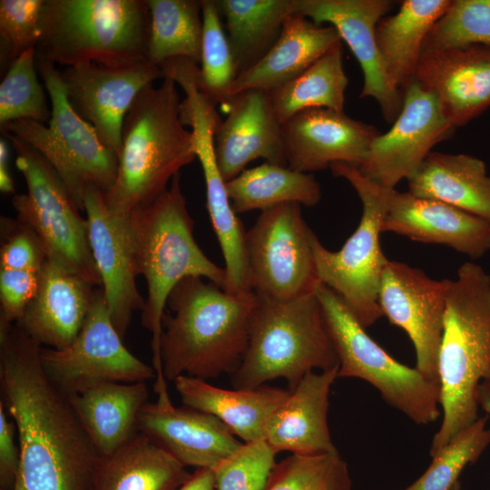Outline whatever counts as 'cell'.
Instances as JSON below:
<instances>
[{
  "instance_id": "1",
  "label": "cell",
  "mask_w": 490,
  "mask_h": 490,
  "mask_svg": "<svg viewBox=\"0 0 490 490\" xmlns=\"http://www.w3.org/2000/svg\"><path fill=\"white\" fill-rule=\"evenodd\" d=\"M42 346L15 323L0 321V377L15 424L17 477L25 490H93L101 455L69 396L46 375Z\"/></svg>"
},
{
  "instance_id": "2",
  "label": "cell",
  "mask_w": 490,
  "mask_h": 490,
  "mask_svg": "<svg viewBox=\"0 0 490 490\" xmlns=\"http://www.w3.org/2000/svg\"><path fill=\"white\" fill-rule=\"evenodd\" d=\"M204 279L185 278L169 295L160 344L166 380L232 374L246 353L256 295L230 293Z\"/></svg>"
},
{
  "instance_id": "3",
  "label": "cell",
  "mask_w": 490,
  "mask_h": 490,
  "mask_svg": "<svg viewBox=\"0 0 490 490\" xmlns=\"http://www.w3.org/2000/svg\"><path fill=\"white\" fill-rule=\"evenodd\" d=\"M138 275H142L147 296L142 323L152 333L154 392L167 391L161 358L162 318L173 288L188 277H201L225 290L224 268L213 263L193 236V220L181 191V175L152 202L130 214Z\"/></svg>"
},
{
  "instance_id": "4",
  "label": "cell",
  "mask_w": 490,
  "mask_h": 490,
  "mask_svg": "<svg viewBox=\"0 0 490 490\" xmlns=\"http://www.w3.org/2000/svg\"><path fill=\"white\" fill-rule=\"evenodd\" d=\"M442 422L433 456L478 416L480 384L490 380V274L465 262L450 279L438 354Z\"/></svg>"
},
{
  "instance_id": "5",
  "label": "cell",
  "mask_w": 490,
  "mask_h": 490,
  "mask_svg": "<svg viewBox=\"0 0 490 490\" xmlns=\"http://www.w3.org/2000/svg\"><path fill=\"white\" fill-rule=\"evenodd\" d=\"M180 103L176 83L168 77L137 95L123 122L116 178L103 194L112 212L130 216L150 204L197 158L193 133L180 119Z\"/></svg>"
},
{
  "instance_id": "6",
  "label": "cell",
  "mask_w": 490,
  "mask_h": 490,
  "mask_svg": "<svg viewBox=\"0 0 490 490\" xmlns=\"http://www.w3.org/2000/svg\"><path fill=\"white\" fill-rule=\"evenodd\" d=\"M147 0H44L36 57L64 67L148 61Z\"/></svg>"
},
{
  "instance_id": "7",
  "label": "cell",
  "mask_w": 490,
  "mask_h": 490,
  "mask_svg": "<svg viewBox=\"0 0 490 490\" xmlns=\"http://www.w3.org/2000/svg\"><path fill=\"white\" fill-rule=\"evenodd\" d=\"M256 297L247 350L231 374L235 389H255L282 377L292 390L313 369L338 366L314 290L289 299Z\"/></svg>"
},
{
  "instance_id": "8",
  "label": "cell",
  "mask_w": 490,
  "mask_h": 490,
  "mask_svg": "<svg viewBox=\"0 0 490 490\" xmlns=\"http://www.w3.org/2000/svg\"><path fill=\"white\" fill-rule=\"evenodd\" d=\"M37 71L51 102V119L44 124L29 119L0 126L38 152L54 168L80 211L89 191L106 193L114 182L118 156L99 138L94 128L72 107L60 70L36 57Z\"/></svg>"
},
{
  "instance_id": "9",
  "label": "cell",
  "mask_w": 490,
  "mask_h": 490,
  "mask_svg": "<svg viewBox=\"0 0 490 490\" xmlns=\"http://www.w3.org/2000/svg\"><path fill=\"white\" fill-rule=\"evenodd\" d=\"M329 169L356 191L362 214L358 228L339 250H328L312 232L316 273L318 281L334 290L366 328L383 316L378 292L388 259L382 251L379 235L395 189L369 180L352 164L338 162Z\"/></svg>"
},
{
  "instance_id": "10",
  "label": "cell",
  "mask_w": 490,
  "mask_h": 490,
  "mask_svg": "<svg viewBox=\"0 0 490 490\" xmlns=\"http://www.w3.org/2000/svg\"><path fill=\"white\" fill-rule=\"evenodd\" d=\"M338 359V377L363 379L391 407L419 425L441 415L440 386L390 356L372 339L344 300L327 285L314 287Z\"/></svg>"
},
{
  "instance_id": "11",
  "label": "cell",
  "mask_w": 490,
  "mask_h": 490,
  "mask_svg": "<svg viewBox=\"0 0 490 490\" xmlns=\"http://www.w3.org/2000/svg\"><path fill=\"white\" fill-rule=\"evenodd\" d=\"M1 133L15 149V164L27 187L26 193L12 199L17 220L36 235L47 260L102 288L86 218L81 216L60 177L28 143L12 133Z\"/></svg>"
},
{
  "instance_id": "12",
  "label": "cell",
  "mask_w": 490,
  "mask_h": 490,
  "mask_svg": "<svg viewBox=\"0 0 490 490\" xmlns=\"http://www.w3.org/2000/svg\"><path fill=\"white\" fill-rule=\"evenodd\" d=\"M300 206L288 202L263 211L246 232L251 289L258 297L293 299L312 292L318 282L313 231Z\"/></svg>"
},
{
  "instance_id": "13",
  "label": "cell",
  "mask_w": 490,
  "mask_h": 490,
  "mask_svg": "<svg viewBox=\"0 0 490 490\" xmlns=\"http://www.w3.org/2000/svg\"><path fill=\"white\" fill-rule=\"evenodd\" d=\"M41 363L48 377L67 395L105 382L136 383L156 378L148 366L122 343L113 326L102 288L93 299L76 338L65 348H41Z\"/></svg>"
},
{
  "instance_id": "14",
  "label": "cell",
  "mask_w": 490,
  "mask_h": 490,
  "mask_svg": "<svg viewBox=\"0 0 490 490\" xmlns=\"http://www.w3.org/2000/svg\"><path fill=\"white\" fill-rule=\"evenodd\" d=\"M449 283L450 279H434L420 269L388 260L378 292L383 316L402 328L415 348L416 368L438 385V354Z\"/></svg>"
},
{
  "instance_id": "15",
  "label": "cell",
  "mask_w": 490,
  "mask_h": 490,
  "mask_svg": "<svg viewBox=\"0 0 490 490\" xmlns=\"http://www.w3.org/2000/svg\"><path fill=\"white\" fill-rule=\"evenodd\" d=\"M180 118L194 136L195 152L206 186L207 209L225 261V290L252 292L246 250V230L232 208L226 181L217 164L214 134L222 120L214 105L198 91L189 93L180 105Z\"/></svg>"
},
{
  "instance_id": "16",
  "label": "cell",
  "mask_w": 490,
  "mask_h": 490,
  "mask_svg": "<svg viewBox=\"0 0 490 490\" xmlns=\"http://www.w3.org/2000/svg\"><path fill=\"white\" fill-rule=\"evenodd\" d=\"M455 131L435 95L413 81L404 92L402 109L392 127L374 140L358 168L369 180L395 189L403 179H410L432 149Z\"/></svg>"
},
{
  "instance_id": "17",
  "label": "cell",
  "mask_w": 490,
  "mask_h": 490,
  "mask_svg": "<svg viewBox=\"0 0 490 490\" xmlns=\"http://www.w3.org/2000/svg\"><path fill=\"white\" fill-rule=\"evenodd\" d=\"M60 74L73 109L117 156L132 104L144 87L163 78L161 68L149 61L122 66L83 64L64 67Z\"/></svg>"
},
{
  "instance_id": "18",
  "label": "cell",
  "mask_w": 490,
  "mask_h": 490,
  "mask_svg": "<svg viewBox=\"0 0 490 490\" xmlns=\"http://www.w3.org/2000/svg\"><path fill=\"white\" fill-rule=\"evenodd\" d=\"M294 14L318 24H329L338 33L363 73L360 98H373L386 122H394L403 105V93L388 82L377 49L376 28L392 10L390 0H293Z\"/></svg>"
},
{
  "instance_id": "19",
  "label": "cell",
  "mask_w": 490,
  "mask_h": 490,
  "mask_svg": "<svg viewBox=\"0 0 490 490\" xmlns=\"http://www.w3.org/2000/svg\"><path fill=\"white\" fill-rule=\"evenodd\" d=\"M83 211L105 303L113 326L123 338L132 313L142 311L145 304L136 285L138 271L130 216L112 212L99 191L86 192Z\"/></svg>"
},
{
  "instance_id": "20",
  "label": "cell",
  "mask_w": 490,
  "mask_h": 490,
  "mask_svg": "<svg viewBox=\"0 0 490 490\" xmlns=\"http://www.w3.org/2000/svg\"><path fill=\"white\" fill-rule=\"evenodd\" d=\"M381 132L343 112L303 110L282 124L288 167L305 173L344 162L359 167Z\"/></svg>"
},
{
  "instance_id": "21",
  "label": "cell",
  "mask_w": 490,
  "mask_h": 490,
  "mask_svg": "<svg viewBox=\"0 0 490 490\" xmlns=\"http://www.w3.org/2000/svg\"><path fill=\"white\" fill-rule=\"evenodd\" d=\"M432 93L456 129L490 107V46L424 52L415 80Z\"/></svg>"
},
{
  "instance_id": "22",
  "label": "cell",
  "mask_w": 490,
  "mask_h": 490,
  "mask_svg": "<svg viewBox=\"0 0 490 490\" xmlns=\"http://www.w3.org/2000/svg\"><path fill=\"white\" fill-rule=\"evenodd\" d=\"M225 113L226 119L214 134V152L226 182L257 159L288 166L282 124L268 92L250 89L238 93L231 97Z\"/></svg>"
},
{
  "instance_id": "23",
  "label": "cell",
  "mask_w": 490,
  "mask_h": 490,
  "mask_svg": "<svg viewBox=\"0 0 490 490\" xmlns=\"http://www.w3.org/2000/svg\"><path fill=\"white\" fill-rule=\"evenodd\" d=\"M137 429L183 466L198 469L213 470L242 445L215 416L176 407L172 401L147 402L139 413Z\"/></svg>"
},
{
  "instance_id": "24",
  "label": "cell",
  "mask_w": 490,
  "mask_h": 490,
  "mask_svg": "<svg viewBox=\"0 0 490 490\" xmlns=\"http://www.w3.org/2000/svg\"><path fill=\"white\" fill-rule=\"evenodd\" d=\"M447 246L472 260L490 250V223L443 201L394 191L382 232Z\"/></svg>"
},
{
  "instance_id": "25",
  "label": "cell",
  "mask_w": 490,
  "mask_h": 490,
  "mask_svg": "<svg viewBox=\"0 0 490 490\" xmlns=\"http://www.w3.org/2000/svg\"><path fill=\"white\" fill-rule=\"evenodd\" d=\"M95 287L46 260L35 297L15 322L41 346L67 348L78 336L91 309Z\"/></svg>"
},
{
  "instance_id": "26",
  "label": "cell",
  "mask_w": 490,
  "mask_h": 490,
  "mask_svg": "<svg viewBox=\"0 0 490 490\" xmlns=\"http://www.w3.org/2000/svg\"><path fill=\"white\" fill-rule=\"evenodd\" d=\"M338 372V366L308 373L272 414L266 426L265 440L276 453L338 452L328 425V395Z\"/></svg>"
},
{
  "instance_id": "27",
  "label": "cell",
  "mask_w": 490,
  "mask_h": 490,
  "mask_svg": "<svg viewBox=\"0 0 490 490\" xmlns=\"http://www.w3.org/2000/svg\"><path fill=\"white\" fill-rule=\"evenodd\" d=\"M340 42L333 26L318 24L299 14L289 15L270 51L235 79L231 96L250 89L270 92L299 75Z\"/></svg>"
},
{
  "instance_id": "28",
  "label": "cell",
  "mask_w": 490,
  "mask_h": 490,
  "mask_svg": "<svg viewBox=\"0 0 490 490\" xmlns=\"http://www.w3.org/2000/svg\"><path fill=\"white\" fill-rule=\"evenodd\" d=\"M173 382L185 406L215 416L244 443L265 439L269 419L290 394V390L265 385L255 389H225L185 375Z\"/></svg>"
},
{
  "instance_id": "29",
  "label": "cell",
  "mask_w": 490,
  "mask_h": 490,
  "mask_svg": "<svg viewBox=\"0 0 490 490\" xmlns=\"http://www.w3.org/2000/svg\"><path fill=\"white\" fill-rule=\"evenodd\" d=\"M407 181L410 193L446 202L490 223V176L481 159L433 151Z\"/></svg>"
},
{
  "instance_id": "30",
  "label": "cell",
  "mask_w": 490,
  "mask_h": 490,
  "mask_svg": "<svg viewBox=\"0 0 490 490\" xmlns=\"http://www.w3.org/2000/svg\"><path fill=\"white\" fill-rule=\"evenodd\" d=\"M185 466L137 431L97 465L93 490H179L190 478Z\"/></svg>"
},
{
  "instance_id": "31",
  "label": "cell",
  "mask_w": 490,
  "mask_h": 490,
  "mask_svg": "<svg viewBox=\"0 0 490 490\" xmlns=\"http://www.w3.org/2000/svg\"><path fill=\"white\" fill-rule=\"evenodd\" d=\"M451 0H404L376 28L382 64L391 86L403 93L415 80L425 40Z\"/></svg>"
},
{
  "instance_id": "32",
  "label": "cell",
  "mask_w": 490,
  "mask_h": 490,
  "mask_svg": "<svg viewBox=\"0 0 490 490\" xmlns=\"http://www.w3.org/2000/svg\"><path fill=\"white\" fill-rule=\"evenodd\" d=\"M69 399L101 456L124 445L138 431V416L147 403L145 382H105Z\"/></svg>"
},
{
  "instance_id": "33",
  "label": "cell",
  "mask_w": 490,
  "mask_h": 490,
  "mask_svg": "<svg viewBox=\"0 0 490 490\" xmlns=\"http://www.w3.org/2000/svg\"><path fill=\"white\" fill-rule=\"evenodd\" d=\"M237 77L256 64L279 39L293 0H216ZM236 77V78H237Z\"/></svg>"
},
{
  "instance_id": "34",
  "label": "cell",
  "mask_w": 490,
  "mask_h": 490,
  "mask_svg": "<svg viewBox=\"0 0 490 490\" xmlns=\"http://www.w3.org/2000/svg\"><path fill=\"white\" fill-rule=\"evenodd\" d=\"M226 189L237 214L288 202L312 207L321 199L320 185L313 174L266 162L245 169L226 182Z\"/></svg>"
},
{
  "instance_id": "35",
  "label": "cell",
  "mask_w": 490,
  "mask_h": 490,
  "mask_svg": "<svg viewBox=\"0 0 490 490\" xmlns=\"http://www.w3.org/2000/svg\"><path fill=\"white\" fill-rule=\"evenodd\" d=\"M348 83L340 42L299 75L268 93L273 111L283 124L306 109L343 112Z\"/></svg>"
},
{
  "instance_id": "36",
  "label": "cell",
  "mask_w": 490,
  "mask_h": 490,
  "mask_svg": "<svg viewBox=\"0 0 490 490\" xmlns=\"http://www.w3.org/2000/svg\"><path fill=\"white\" fill-rule=\"evenodd\" d=\"M150 31L147 58L161 66L175 58L201 61L202 16L201 0H147Z\"/></svg>"
},
{
  "instance_id": "37",
  "label": "cell",
  "mask_w": 490,
  "mask_h": 490,
  "mask_svg": "<svg viewBox=\"0 0 490 490\" xmlns=\"http://www.w3.org/2000/svg\"><path fill=\"white\" fill-rule=\"evenodd\" d=\"M202 39L201 67L197 83L200 91L224 112L231 100V86L237 77L233 55L216 0H201Z\"/></svg>"
},
{
  "instance_id": "38",
  "label": "cell",
  "mask_w": 490,
  "mask_h": 490,
  "mask_svg": "<svg viewBox=\"0 0 490 490\" xmlns=\"http://www.w3.org/2000/svg\"><path fill=\"white\" fill-rule=\"evenodd\" d=\"M37 73L35 49L11 64L0 83V126L21 119L49 122L51 109Z\"/></svg>"
},
{
  "instance_id": "39",
  "label": "cell",
  "mask_w": 490,
  "mask_h": 490,
  "mask_svg": "<svg viewBox=\"0 0 490 490\" xmlns=\"http://www.w3.org/2000/svg\"><path fill=\"white\" fill-rule=\"evenodd\" d=\"M264 490H351V478L338 452L292 454L275 465Z\"/></svg>"
},
{
  "instance_id": "40",
  "label": "cell",
  "mask_w": 490,
  "mask_h": 490,
  "mask_svg": "<svg viewBox=\"0 0 490 490\" xmlns=\"http://www.w3.org/2000/svg\"><path fill=\"white\" fill-rule=\"evenodd\" d=\"M488 416H479L437 451L426 472L404 490H451L463 469L478 460L490 444Z\"/></svg>"
},
{
  "instance_id": "41",
  "label": "cell",
  "mask_w": 490,
  "mask_h": 490,
  "mask_svg": "<svg viewBox=\"0 0 490 490\" xmlns=\"http://www.w3.org/2000/svg\"><path fill=\"white\" fill-rule=\"evenodd\" d=\"M490 46V0H451L428 33L423 51Z\"/></svg>"
},
{
  "instance_id": "42",
  "label": "cell",
  "mask_w": 490,
  "mask_h": 490,
  "mask_svg": "<svg viewBox=\"0 0 490 490\" xmlns=\"http://www.w3.org/2000/svg\"><path fill=\"white\" fill-rule=\"evenodd\" d=\"M276 454L265 439L242 443L212 470L215 490H264Z\"/></svg>"
},
{
  "instance_id": "43",
  "label": "cell",
  "mask_w": 490,
  "mask_h": 490,
  "mask_svg": "<svg viewBox=\"0 0 490 490\" xmlns=\"http://www.w3.org/2000/svg\"><path fill=\"white\" fill-rule=\"evenodd\" d=\"M44 0L0 1V68L5 74L22 54L35 49L40 39Z\"/></svg>"
},
{
  "instance_id": "44",
  "label": "cell",
  "mask_w": 490,
  "mask_h": 490,
  "mask_svg": "<svg viewBox=\"0 0 490 490\" xmlns=\"http://www.w3.org/2000/svg\"><path fill=\"white\" fill-rule=\"evenodd\" d=\"M0 270L40 271L47 260L36 235L18 220L1 218Z\"/></svg>"
},
{
  "instance_id": "45",
  "label": "cell",
  "mask_w": 490,
  "mask_h": 490,
  "mask_svg": "<svg viewBox=\"0 0 490 490\" xmlns=\"http://www.w3.org/2000/svg\"><path fill=\"white\" fill-rule=\"evenodd\" d=\"M40 271L0 270V321H18L37 293Z\"/></svg>"
},
{
  "instance_id": "46",
  "label": "cell",
  "mask_w": 490,
  "mask_h": 490,
  "mask_svg": "<svg viewBox=\"0 0 490 490\" xmlns=\"http://www.w3.org/2000/svg\"><path fill=\"white\" fill-rule=\"evenodd\" d=\"M20 466V450L15 443V427L0 403V481L2 490H14Z\"/></svg>"
},
{
  "instance_id": "47",
  "label": "cell",
  "mask_w": 490,
  "mask_h": 490,
  "mask_svg": "<svg viewBox=\"0 0 490 490\" xmlns=\"http://www.w3.org/2000/svg\"><path fill=\"white\" fill-rule=\"evenodd\" d=\"M4 136L0 139V190L3 193H14L15 186L9 167V145Z\"/></svg>"
},
{
  "instance_id": "48",
  "label": "cell",
  "mask_w": 490,
  "mask_h": 490,
  "mask_svg": "<svg viewBox=\"0 0 490 490\" xmlns=\"http://www.w3.org/2000/svg\"><path fill=\"white\" fill-rule=\"evenodd\" d=\"M179 490H215L213 471L198 469Z\"/></svg>"
},
{
  "instance_id": "49",
  "label": "cell",
  "mask_w": 490,
  "mask_h": 490,
  "mask_svg": "<svg viewBox=\"0 0 490 490\" xmlns=\"http://www.w3.org/2000/svg\"><path fill=\"white\" fill-rule=\"evenodd\" d=\"M477 399L479 406L490 416V380L484 381L478 387Z\"/></svg>"
},
{
  "instance_id": "50",
  "label": "cell",
  "mask_w": 490,
  "mask_h": 490,
  "mask_svg": "<svg viewBox=\"0 0 490 490\" xmlns=\"http://www.w3.org/2000/svg\"><path fill=\"white\" fill-rule=\"evenodd\" d=\"M14 490H25L22 483L18 478H16L15 485Z\"/></svg>"
},
{
  "instance_id": "51",
  "label": "cell",
  "mask_w": 490,
  "mask_h": 490,
  "mask_svg": "<svg viewBox=\"0 0 490 490\" xmlns=\"http://www.w3.org/2000/svg\"><path fill=\"white\" fill-rule=\"evenodd\" d=\"M451 490H461L460 482L457 481V482L453 485V487L451 488Z\"/></svg>"
}]
</instances>
